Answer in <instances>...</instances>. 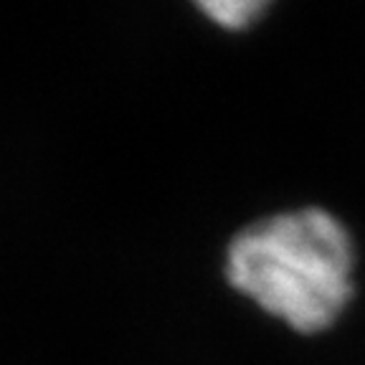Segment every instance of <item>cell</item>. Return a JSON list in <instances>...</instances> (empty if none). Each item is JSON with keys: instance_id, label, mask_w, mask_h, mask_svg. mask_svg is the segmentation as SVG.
I'll return each mask as SVG.
<instances>
[{"instance_id": "obj_1", "label": "cell", "mask_w": 365, "mask_h": 365, "mask_svg": "<svg viewBox=\"0 0 365 365\" xmlns=\"http://www.w3.org/2000/svg\"><path fill=\"white\" fill-rule=\"evenodd\" d=\"M353 244L322 208H297L249 223L226 249L236 292L297 332L330 327L353 294Z\"/></svg>"}, {"instance_id": "obj_2", "label": "cell", "mask_w": 365, "mask_h": 365, "mask_svg": "<svg viewBox=\"0 0 365 365\" xmlns=\"http://www.w3.org/2000/svg\"><path fill=\"white\" fill-rule=\"evenodd\" d=\"M198 8L223 29H244L246 23L254 21V16L264 11V3L259 0H216V3H198Z\"/></svg>"}]
</instances>
